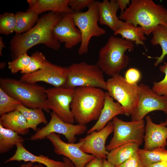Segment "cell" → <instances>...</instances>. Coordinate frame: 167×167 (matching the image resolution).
<instances>
[{"mask_svg": "<svg viewBox=\"0 0 167 167\" xmlns=\"http://www.w3.org/2000/svg\"><path fill=\"white\" fill-rule=\"evenodd\" d=\"M24 139L17 132L0 124V153H5L18 144H23Z\"/></svg>", "mask_w": 167, "mask_h": 167, "instance_id": "obj_25", "label": "cell"}, {"mask_svg": "<svg viewBox=\"0 0 167 167\" xmlns=\"http://www.w3.org/2000/svg\"><path fill=\"white\" fill-rule=\"evenodd\" d=\"M145 118L144 149L150 150L165 148L167 145V127L165 122L156 124L152 122L150 116H146Z\"/></svg>", "mask_w": 167, "mask_h": 167, "instance_id": "obj_17", "label": "cell"}, {"mask_svg": "<svg viewBox=\"0 0 167 167\" xmlns=\"http://www.w3.org/2000/svg\"><path fill=\"white\" fill-rule=\"evenodd\" d=\"M75 88L54 87L46 89L48 107L63 121L73 124L75 120L70 108Z\"/></svg>", "mask_w": 167, "mask_h": 167, "instance_id": "obj_11", "label": "cell"}, {"mask_svg": "<svg viewBox=\"0 0 167 167\" xmlns=\"http://www.w3.org/2000/svg\"><path fill=\"white\" fill-rule=\"evenodd\" d=\"M67 67L53 64L48 61L39 70L30 74H24L19 79L29 83L43 82L54 87H64L67 79Z\"/></svg>", "mask_w": 167, "mask_h": 167, "instance_id": "obj_14", "label": "cell"}, {"mask_svg": "<svg viewBox=\"0 0 167 167\" xmlns=\"http://www.w3.org/2000/svg\"><path fill=\"white\" fill-rule=\"evenodd\" d=\"M113 132V123L110 121L100 131H94L85 137L80 139L79 141L82 143L81 149L95 157L106 158L109 151L106 149L105 142L109 135Z\"/></svg>", "mask_w": 167, "mask_h": 167, "instance_id": "obj_15", "label": "cell"}, {"mask_svg": "<svg viewBox=\"0 0 167 167\" xmlns=\"http://www.w3.org/2000/svg\"><path fill=\"white\" fill-rule=\"evenodd\" d=\"M113 99L107 91L105 92L104 105L99 118L96 123L87 131L88 134L100 131L117 115L124 114L122 106L118 102H114Z\"/></svg>", "mask_w": 167, "mask_h": 167, "instance_id": "obj_19", "label": "cell"}, {"mask_svg": "<svg viewBox=\"0 0 167 167\" xmlns=\"http://www.w3.org/2000/svg\"><path fill=\"white\" fill-rule=\"evenodd\" d=\"M104 159L102 158L95 157L84 167H103Z\"/></svg>", "mask_w": 167, "mask_h": 167, "instance_id": "obj_38", "label": "cell"}, {"mask_svg": "<svg viewBox=\"0 0 167 167\" xmlns=\"http://www.w3.org/2000/svg\"><path fill=\"white\" fill-rule=\"evenodd\" d=\"M166 9L152 0H131L128 7L118 17L119 19L138 25L149 35L160 24L167 26Z\"/></svg>", "mask_w": 167, "mask_h": 167, "instance_id": "obj_2", "label": "cell"}, {"mask_svg": "<svg viewBox=\"0 0 167 167\" xmlns=\"http://www.w3.org/2000/svg\"><path fill=\"white\" fill-rule=\"evenodd\" d=\"M15 14L5 12L0 15V33L8 35L15 32L16 27Z\"/></svg>", "mask_w": 167, "mask_h": 167, "instance_id": "obj_31", "label": "cell"}, {"mask_svg": "<svg viewBox=\"0 0 167 167\" xmlns=\"http://www.w3.org/2000/svg\"><path fill=\"white\" fill-rule=\"evenodd\" d=\"M63 160L65 164V167H76L71 161L68 158L63 156Z\"/></svg>", "mask_w": 167, "mask_h": 167, "instance_id": "obj_41", "label": "cell"}, {"mask_svg": "<svg viewBox=\"0 0 167 167\" xmlns=\"http://www.w3.org/2000/svg\"><path fill=\"white\" fill-rule=\"evenodd\" d=\"M32 167H45L44 165L41 164H36L33 165Z\"/></svg>", "mask_w": 167, "mask_h": 167, "instance_id": "obj_45", "label": "cell"}, {"mask_svg": "<svg viewBox=\"0 0 167 167\" xmlns=\"http://www.w3.org/2000/svg\"><path fill=\"white\" fill-rule=\"evenodd\" d=\"M52 143L54 152L69 159L76 167H84L95 157L84 152L81 149L82 142L66 143L61 139L60 135L55 133L49 134L46 138Z\"/></svg>", "mask_w": 167, "mask_h": 167, "instance_id": "obj_13", "label": "cell"}, {"mask_svg": "<svg viewBox=\"0 0 167 167\" xmlns=\"http://www.w3.org/2000/svg\"><path fill=\"white\" fill-rule=\"evenodd\" d=\"M138 154L144 167L167 160V150L165 148H157L150 150L139 149Z\"/></svg>", "mask_w": 167, "mask_h": 167, "instance_id": "obj_29", "label": "cell"}, {"mask_svg": "<svg viewBox=\"0 0 167 167\" xmlns=\"http://www.w3.org/2000/svg\"><path fill=\"white\" fill-rule=\"evenodd\" d=\"M94 0H70L69 5L74 12L80 11L86 7H88Z\"/></svg>", "mask_w": 167, "mask_h": 167, "instance_id": "obj_36", "label": "cell"}, {"mask_svg": "<svg viewBox=\"0 0 167 167\" xmlns=\"http://www.w3.org/2000/svg\"><path fill=\"white\" fill-rule=\"evenodd\" d=\"M115 167H144L138 154L135 153L119 165Z\"/></svg>", "mask_w": 167, "mask_h": 167, "instance_id": "obj_37", "label": "cell"}, {"mask_svg": "<svg viewBox=\"0 0 167 167\" xmlns=\"http://www.w3.org/2000/svg\"><path fill=\"white\" fill-rule=\"evenodd\" d=\"M152 37L150 42L153 45H159L161 46L162 52L158 57L155 58L156 59L154 66H158L162 62L165 56L167 55V26L160 24L157 26L152 32Z\"/></svg>", "mask_w": 167, "mask_h": 167, "instance_id": "obj_28", "label": "cell"}, {"mask_svg": "<svg viewBox=\"0 0 167 167\" xmlns=\"http://www.w3.org/2000/svg\"><path fill=\"white\" fill-rule=\"evenodd\" d=\"M103 167H115L111 164L106 159H104L103 162Z\"/></svg>", "mask_w": 167, "mask_h": 167, "instance_id": "obj_43", "label": "cell"}, {"mask_svg": "<svg viewBox=\"0 0 167 167\" xmlns=\"http://www.w3.org/2000/svg\"><path fill=\"white\" fill-rule=\"evenodd\" d=\"M5 47V45L3 41L2 38V37H0V55L1 56L2 55V51L3 49Z\"/></svg>", "mask_w": 167, "mask_h": 167, "instance_id": "obj_42", "label": "cell"}, {"mask_svg": "<svg viewBox=\"0 0 167 167\" xmlns=\"http://www.w3.org/2000/svg\"><path fill=\"white\" fill-rule=\"evenodd\" d=\"M99 11V22L106 25L114 32L118 29L121 20L117 15L119 7L116 0L96 1Z\"/></svg>", "mask_w": 167, "mask_h": 167, "instance_id": "obj_20", "label": "cell"}, {"mask_svg": "<svg viewBox=\"0 0 167 167\" xmlns=\"http://www.w3.org/2000/svg\"><path fill=\"white\" fill-rule=\"evenodd\" d=\"M144 167H167V160L147 165Z\"/></svg>", "mask_w": 167, "mask_h": 167, "instance_id": "obj_40", "label": "cell"}, {"mask_svg": "<svg viewBox=\"0 0 167 167\" xmlns=\"http://www.w3.org/2000/svg\"><path fill=\"white\" fill-rule=\"evenodd\" d=\"M65 15L52 12L45 14L30 29L16 34L10 42V49L13 60L27 53L30 48L39 44H44L54 50L58 49L60 42L54 38L52 31Z\"/></svg>", "mask_w": 167, "mask_h": 167, "instance_id": "obj_1", "label": "cell"}, {"mask_svg": "<svg viewBox=\"0 0 167 167\" xmlns=\"http://www.w3.org/2000/svg\"><path fill=\"white\" fill-rule=\"evenodd\" d=\"M166 114L167 115L166 118V120H165V121L164 122H165L166 125V126H167V113H166Z\"/></svg>", "mask_w": 167, "mask_h": 167, "instance_id": "obj_46", "label": "cell"}, {"mask_svg": "<svg viewBox=\"0 0 167 167\" xmlns=\"http://www.w3.org/2000/svg\"><path fill=\"white\" fill-rule=\"evenodd\" d=\"M105 92L101 88L91 87L75 88L71 111L78 124L85 125L97 120L103 107Z\"/></svg>", "mask_w": 167, "mask_h": 167, "instance_id": "obj_3", "label": "cell"}, {"mask_svg": "<svg viewBox=\"0 0 167 167\" xmlns=\"http://www.w3.org/2000/svg\"><path fill=\"white\" fill-rule=\"evenodd\" d=\"M141 77V75L139 71L136 68H131L126 71L124 78L129 83L136 84L140 80Z\"/></svg>", "mask_w": 167, "mask_h": 167, "instance_id": "obj_35", "label": "cell"}, {"mask_svg": "<svg viewBox=\"0 0 167 167\" xmlns=\"http://www.w3.org/2000/svg\"><path fill=\"white\" fill-rule=\"evenodd\" d=\"M166 20H167V15H166Z\"/></svg>", "mask_w": 167, "mask_h": 167, "instance_id": "obj_47", "label": "cell"}, {"mask_svg": "<svg viewBox=\"0 0 167 167\" xmlns=\"http://www.w3.org/2000/svg\"><path fill=\"white\" fill-rule=\"evenodd\" d=\"M52 35L60 43H64L67 49L72 48L82 40L81 32L75 24L72 14L64 15L54 28Z\"/></svg>", "mask_w": 167, "mask_h": 167, "instance_id": "obj_16", "label": "cell"}, {"mask_svg": "<svg viewBox=\"0 0 167 167\" xmlns=\"http://www.w3.org/2000/svg\"><path fill=\"white\" fill-rule=\"evenodd\" d=\"M16 27V34L24 33L32 28L39 19V14L33 11H19L15 14Z\"/></svg>", "mask_w": 167, "mask_h": 167, "instance_id": "obj_26", "label": "cell"}, {"mask_svg": "<svg viewBox=\"0 0 167 167\" xmlns=\"http://www.w3.org/2000/svg\"><path fill=\"white\" fill-rule=\"evenodd\" d=\"M0 88L10 96L17 99L25 107L40 108L50 112L44 87L36 83H29L15 79L1 78Z\"/></svg>", "mask_w": 167, "mask_h": 167, "instance_id": "obj_5", "label": "cell"}, {"mask_svg": "<svg viewBox=\"0 0 167 167\" xmlns=\"http://www.w3.org/2000/svg\"><path fill=\"white\" fill-rule=\"evenodd\" d=\"M31 59V56L27 53L20 55L16 58L8 62V68L12 74H14L21 71L29 65Z\"/></svg>", "mask_w": 167, "mask_h": 167, "instance_id": "obj_33", "label": "cell"}, {"mask_svg": "<svg viewBox=\"0 0 167 167\" xmlns=\"http://www.w3.org/2000/svg\"><path fill=\"white\" fill-rule=\"evenodd\" d=\"M50 116L49 122L31 135L29 139L30 140L42 139L46 138L50 134L55 133L63 135L68 143H75L76 140L75 136L84 134L87 130L86 125H74L66 122L53 112L50 113Z\"/></svg>", "mask_w": 167, "mask_h": 167, "instance_id": "obj_12", "label": "cell"}, {"mask_svg": "<svg viewBox=\"0 0 167 167\" xmlns=\"http://www.w3.org/2000/svg\"><path fill=\"white\" fill-rule=\"evenodd\" d=\"M106 90L109 95L122 106L124 114L131 115L136 107L138 98L137 84L128 82L120 74L109 79Z\"/></svg>", "mask_w": 167, "mask_h": 167, "instance_id": "obj_9", "label": "cell"}, {"mask_svg": "<svg viewBox=\"0 0 167 167\" xmlns=\"http://www.w3.org/2000/svg\"><path fill=\"white\" fill-rule=\"evenodd\" d=\"M67 79L64 87L75 88L91 87L106 90L103 72L96 64L85 62L73 63L67 67Z\"/></svg>", "mask_w": 167, "mask_h": 167, "instance_id": "obj_6", "label": "cell"}, {"mask_svg": "<svg viewBox=\"0 0 167 167\" xmlns=\"http://www.w3.org/2000/svg\"><path fill=\"white\" fill-rule=\"evenodd\" d=\"M31 56V59L29 65L20 72L23 75L32 73L39 70L48 61L41 52H36Z\"/></svg>", "mask_w": 167, "mask_h": 167, "instance_id": "obj_32", "label": "cell"}, {"mask_svg": "<svg viewBox=\"0 0 167 167\" xmlns=\"http://www.w3.org/2000/svg\"><path fill=\"white\" fill-rule=\"evenodd\" d=\"M16 150L14 154L6 160L5 163L13 161H24L37 163L46 167H65V164L63 161H55L47 156L41 154L35 155L27 150L23 146V144L19 143L16 146Z\"/></svg>", "mask_w": 167, "mask_h": 167, "instance_id": "obj_18", "label": "cell"}, {"mask_svg": "<svg viewBox=\"0 0 167 167\" xmlns=\"http://www.w3.org/2000/svg\"><path fill=\"white\" fill-rule=\"evenodd\" d=\"M134 46V42L131 41L111 36L100 50L96 64L103 73L111 77L119 74L129 63L125 53L133 50Z\"/></svg>", "mask_w": 167, "mask_h": 167, "instance_id": "obj_4", "label": "cell"}, {"mask_svg": "<svg viewBox=\"0 0 167 167\" xmlns=\"http://www.w3.org/2000/svg\"><path fill=\"white\" fill-rule=\"evenodd\" d=\"M88 8L85 12H74L72 14L75 24L80 30L82 36L78 50L80 55L88 52L89 41L92 37H98L106 33L105 30L98 24L99 14L96 1H94Z\"/></svg>", "mask_w": 167, "mask_h": 167, "instance_id": "obj_7", "label": "cell"}, {"mask_svg": "<svg viewBox=\"0 0 167 167\" xmlns=\"http://www.w3.org/2000/svg\"><path fill=\"white\" fill-rule=\"evenodd\" d=\"M139 145L134 143L125 144L109 152L107 161L115 167L117 166L138 152Z\"/></svg>", "mask_w": 167, "mask_h": 167, "instance_id": "obj_24", "label": "cell"}, {"mask_svg": "<svg viewBox=\"0 0 167 167\" xmlns=\"http://www.w3.org/2000/svg\"><path fill=\"white\" fill-rule=\"evenodd\" d=\"M22 104L20 102L10 96L0 88V115L16 110Z\"/></svg>", "mask_w": 167, "mask_h": 167, "instance_id": "obj_30", "label": "cell"}, {"mask_svg": "<svg viewBox=\"0 0 167 167\" xmlns=\"http://www.w3.org/2000/svg\"><path fill=\"white\" fill-rule=\"evenodd\" d=\"M117 2L121 13H122L127 8V6L130 5V0H117Z\"/></svg>", "mask_w": 167, "mask_h": 167, "instance_id": "obj_39", "label": "cell"}, {"mask_svg": "<svg viewBox=\"0 0 167 167\" xmlns=\"http://www.w3.org/2000/svg\"><path fill=\"white\" fill-rule=\"evenodd\" d=\"M0 124L4 127L11 129L19 135L27 134L29 129L25 117L17 110L1 116Z\"/></svg>", "mask_w": 167, "mask_h": 167, "instance_id": "obj_22", "label": "cell"}, {"mask_svg": "<svg viewBox=\"0 0 167 167\" xmlns=\"http://www.w3.org/2000/svg\"><path fill=\"white\" fill-rule=\"evenodd\" d=\"M159 70L165 74V77L160 81L154 82L152 89L158 95L167 96V62H164L160 66Z\"/></svg>", "mask_w": 167, "mask_h": 167, "instance_id": "obj_34", "label": "cell"}, {"mask_svg": "<svg viewBox=\"0 0 167 167\" xmlns=\"http://www.w3.org/2000/svg\"><path fill=\"white\" fill-rule=\"evenodd\" d=\"M114 36L120 35L122 38L137 45H142L147 50L144 42L146 37L143 29L140 26L135 27L131 24L121 21L118 29L114 32Z\"/></svg>", "mask_w": 167, "mask_h": 167, "instance_id": "obj_23", "label": "cell"}, {"mask_svg": "<svg viewBox=\"0 0 167 167\" xmlns=\"http://www.w3.org/2000/svg\"><path fill=\"white\" fill-rule=\"evenodd\" d=\"M16 110L20 111L24 116L29 129L35 131H37V127L38 125L47 122L43 110L41 108H29L21 104L18 107Z\"/></svg>", "mask_w": 167, "mask_h": 167, "instance_id": "obj_27", "label": "cell"}, {"mask_svg": "<svg viewBox=\"0 0 167 167\" xmlns=\"http://www.w3.org/2000/svg\"><path fill=\"white\" fill-rule=\"evenodd\" d=\"M138 95L135 108L131 115L132 121L143 120L149 113L156 110L167 113V96H159L148 85H138Z\"/></svg>", "mask_w": 167, "mask_h": 167, "instance_id": "obj_10", "label": "cell"}, {"mask_svg": "<svg viewBox=\"0 0 167 167\" xmlns=\"http://www.w3.org/2000/svg\"><path fill=\"white\" fill-rule=\"evenodd\" d=\"M33 165V163L31 162H28L27 163L22 165L19 167H32Z\"/></svg>", "mask_w": 167, "mask_h": 167, "instance_id": "obj_44", "label": "cell"}, {"mask_svg": "<svg viewBox=\"0 0 167 167\" xmlns=\"http://www.w3.org/2000/svg\"><path fill=\"white\" fill-rule=\"evenodd\" d=\"M70 0H35L34 3L29 6L27 11L38 14L46 11L55 13L69 14L74 11L69 5Z\"/></svg>", "mask_w": 167, "mask_h": 167, "instance_id": "obj_21", "label": "cell"}, {"mask_svg": "<svg viewBox=\"0 0 167 167\" xmlns=\"http://www.w3.org/2000/svg\"><path fill=\"white\" fill-rule=\"evenodd\" d=\"M112 122L113 135L109 144L106 146L107 151H110L126 143L141 145L144 140L145 131L143 119L125 122L116 116L113 118Z\"/></svg>", "mask_w": 167, "mask_h": 167, "instance_id": "obj_8", "label": "cell"}]
</instances>
